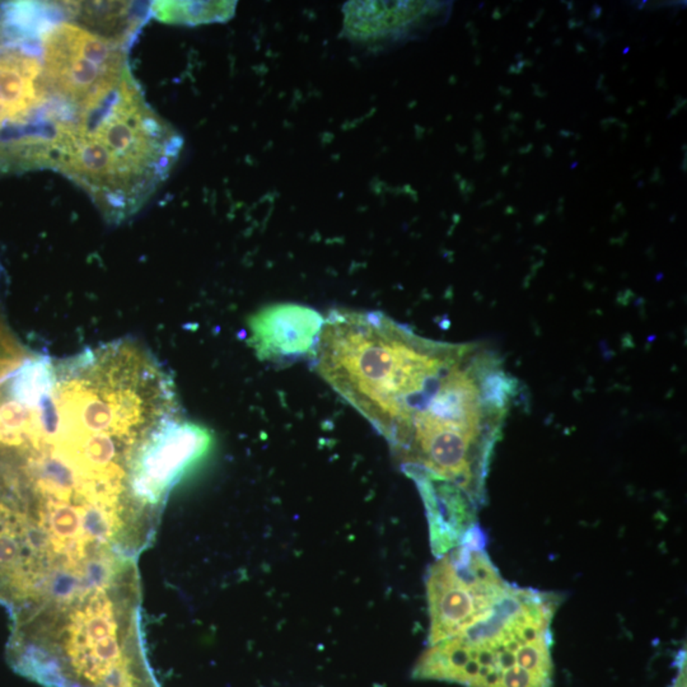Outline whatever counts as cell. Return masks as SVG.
<instances>
[{
	"label": "cell",
	"instance_id": "25",
	"mask_svg": "<svg viewBox=\"0 0 687 687\" xmlns=\"http://www.w3.org/2000/svg\"><path fill=\"white\" fill-rule=\"evenodd\" d=\"M509 167H510V163L509 165H505L503 167L502 175L503 176H507L508 175Z\"/></svg>",
	"mask_w": 687,
	"mask_h": 687
},
{
	"label": "cell",
	"instance_id": "29",
	"mask_svg": "<svg viewBox=\"0 0 687 687\" xmlns=\"http://www.w3.org/2000/svg\"><path fill=\"white\" fill-rule=\"evenodd\" d=\"M502 107H503L502 103H499V104H496V106H495L494 107L495 112H501V111H502Z\"/></svg>",
	"mask_w": 687,
	"mask_h": 687
},
{
	"label": "cell",
	"instance_id": "32",
	"mask_svg": "<svg viewBox=\"0 0 687 687\" xmlns=\"http://www.w3.org/2000/svg\"><path fill=\"white\" fill-rule=\"evenodd\" d=\"M562 43H563V40H562V39H557V40L554 41V45H555V46H557V45H562Z\"/></svg>",
	"mask_w": 687,
	"mask_h": 687
},
{
	"label": "cell",
	"instance_id": "36",
	"mask_svg": "<svg viewBox=\"0 0 687 687\" xmlns=\"http://www.w3.org/2000/svg\"><path fill=\"white\" fill-rule=\"evenodd\" d=\"M577 165H578V162H574V163H573V165H571V170H574V168H576V167H577Z\"/></svg>",
	"mask_w": 687,
	"mask_h": 687
},
{
	"label": "cell",
	"instance_id": "12",
	"mask_svg": "<svg viewBox=\"0 0 687 687\" xmlns=\"http://www.w3.org/2000/svg\"><path fill=\"white\" fill-rule=\"evenodd\" d=\"M568 25H569V28H571V29H573V28L583 27L584 22L577 21V20H576V18L573 17V18H571V20H569V22H568Z\"/></svg>",
	"mask_w": 687,
	"mask_h": 687
},
{
	"label": "cell",
	"instance_id": "34",
	"mask_svg": "<svg viewBox=\"0 0 687 687\" xmlns=\"http://www.w3.org/2000/svg\"><path fill=\"white\" fill-rule=\"evenodd\" d=\"M535 27V22H529V28Z\"/></svg>",
	"mask_w": 687,
	"mask_h": 687
},
{
	"label": "cell",
	"instance_id": "27",
	"mask_svg": "<svg viewBox=\"0 0 687 687\" xmlns=\"http://www.w3.org/2000/svg\"><path fill=\"white\" fill-rule=\"evenodd\" d=\"M508 130L512 131V132H515V134H518V129H517V126H515V124L510 125V126L508 128Z\"/></svg>",
	"mask_w": 687,
	"mask_h": 687
},
{
	"label": "cell",
	"instance_id": "31",
	"mask_svg": "<svg viewBox=\"0 0 687 687\" xmlns=\"http://www.w3.org/2000/svg\"><path fill=\"white\" fill-rule=\"evenodd\" d=\"M502 198H504V193L501 191V193H496V196H495L494 200H502Z\"/></svg>",
	"mask_w": 687,
	"mask_h": 687
},
{
	"label": "cell",
	"instance_id": "19",
	"mask_svg": "<svg viewBox=\"0 0 687 687\" xmlns=\"http://www.w3.org/2000/svg\"><path fill=\"white\" fill-rule=\"evenodd\" d=\"M508 72L509 73H510V74H521V73H522V72H519V70L517 69V67H515V65H512V67H509Z\"/></svg>",
	"mask_w": 687,
	"mask_h": 687
},
{
	"label": "cell",
	"instance_id": "18",
	"mask_svg": "<svg viewBox=\"0 0 687 687\" xmlns=\"http://www.w3.org/2000/svg\"><path fill=\"white\" fill-rule=\"evenodd\" d=\"M499 92L502 93L503 96L507 97V98H509V97H510V95H512V90H504V87H499Z\"/></svg>",
	"mask_w": 687,
	"mask_h": 687
},
{
	"label": "cell",
	"instance_id": "6",
	"mask_svg": "<svg viewBox=\"0 0 687 687\" xmlns=\"http://www.w3.org/2000/svg\"><path fill=\"white\" fill-rule=\"evenodd\" d=\"M213 437L204 426L170 420L151 435L132 472V490L139 503L159 515L172 488L209 454Z\"/></svg>",
	"mask_w": 687,
	"mask_h": 687
},
{
	"label": "cell",
	"instance_id": "38",
	"mask_svg": "<svg viewBox=\"0 0 687 687\" xmlns=\"http://www.w3.org/2000/svg\"><path fill=\"white\" fill-rule=\"evenodd\" d=\"M630 112H632V107H629V109L626 110V114H630Z\"/></svg>",
	"mask_w": 687,
	"mask_h": 687
},
{
	"label": "cell",
	"instance_id": "22",
	"mask_svg": "<svg viewBox=\"0 0 687 687\" xmlns=\"http://www.w3.org/2000/svg\"><path fill=\"white\" fill-rule=\"evenodd\" d=\"M545 126H546V125L543 124V121H541V120H537V121H536V130L537 131H538V130H543V129H545Z\"/></svg>",
	"mask_w": 687,
	"mask_h": 687
},
{
	"label": "cell",
	"instance_id": "11",
	"mask_svg": "<svg viewBox=\"0 0 687 687\" xmlns=\"http://www.w3.org/2000/svg\"><path fill=\"white\" fill-rule=\"evenodd\" d=\"M601 14H602V8L597 6V4H594L593 8H592L591 13H590V20L591 21H597L598 18L601 17Z\"/></svg>",
	"mask_w": 687,
	"mask_h": 687
},
{
	"label": "cell",
	"instance_id": "3",
	"mask_svg": "<svg viewBox=\"0 0 687 687\" xmlns=\"http://www.w3.org/2000/svg\"><path fill=\"white\" fill-rule=\"evenodd\" d=\"M560 602L554 592L512 585L488 618L428 646L412 677L465 687H554L551 625Z\"/></svg>",
	"mask_w": 687,
	"mask_h": 687
},
{
	"label": "cell",
	"instance_id": "14",
	"mask_svg": "<svg viewBox=\"0 0 687 687\" xmlns=\"http://www.w3.org/2000/svg\"><path fill=\"white\" fill-rule=\"evenodd\" d=\"M508 117L510 118V120H512V121H519V120H522L523 118L522 114H519V112H517V111H512V112L509 114Z\"/></svg>",
	"mask_w": 687,
	"mask_h": 687
},
{
	"label": "cell",
	"instance_id": "2",
	"mask_svg": "<svg viewBox=\"0 0 687 687\" xmlns=\"http://www.w3.org/2000/svg\"><path fill=\"white\" fill-rule=\"evenodd\" d=\"M184 140L147 102L132 74L83 112L55 171L90 196L103 218L130 219L168 179Z\"/></svg>",
	"mask_w": 687,
	"mask_h": 687
},
{
	"label": "cell",
	"instance_id": "10",
	"mask_svg": "<svg viewBox=\"0 0 687 687\" xmlns=\"http://www.w3.org/2000/svg\"><path fill=\"white\" fill-rule=\"evenodd\" d=\"M1 273L3 268L0 266V280ZM27 357L26 349L15 339L6 322L0 307V379L18 368Z\"/></svg>",
	"mask_w": 687,
	"mask_h": 687
},
{
	"label": "cell",
	"instance_id": "16",
	"mask_svg": "<svg viewBox=\"0 0 687 687\" xmlns=\"http://www.w3.org/2000/svg\"><path fill=\"white\" fill-rule=\"evenodd\" d=\"M532 148H533V144H529L526 145V147H523V148H519V151H519L521 154H527V153L532 151Z\"/></svg>",
	"mask_w": 687,
	"mask_h": 687
},
{
	"label": "cell",
	"instance_id": "20",
	"mask_svg": "<svg viewBox=\"0 0 687 687\" xmlns=\"http://www.w3.org/2000/svg\"><path fill=\"white\" fill-rule=\"evenodd\" d=\"M508 132H509L508 129H503L502 130V137H503V142H504V143H507V142H508V137H509Z\"/></svg>",
	"mask_w": 687,
	"mask_h": 687
},
{
	"label": "cell",
	"instance_id": "33",
	"mask_svg": "<svg viewBox=\"0 0 687 687\" xmlns=\"http://www.w3.org/2000/svg\"><path fill=\"white\" fill-rule=\"evenodd\" d=\"M522 56L523 54H517V56H515V59H517V60H522Z\"/></svg>",
	"mask_w": 687,
	"mask_h": 687
},
{
	"label": "cell",
	"instance_id": "13",
	"mask_svg": "<svg viewBox=\"0 0 687 687\" xmlns=\"http://www.w3.org/2000/svg\"><path fill=\"white\" fill-rule=\"evenodd\" d=\"M662 179V176L660 175V168H655L654 173L652 175V177H651V182H655V181L660 179V184H663V179Z\"/></svg>",
	"mask_w": 687,
	"mask_h": 687
},
{
	"label": "cell",
	"instance_id": "40",
	"mask_svg": "<svg viewBox=\"0 0 687 687\" xmlns=\"http://www.w3.org/2000/svg\"><path fill=\"white\" fill-rule=\"evenodd\" d=\"M509 11H510V6H509V7H507V9H505V12H504V14L508 13Z\"/></svg>",
	"mask_w": 687,
	"mask_h": 687
},
{
	"label": "cell",
	"instance_id": "23",
	"mask_svg": "<svg viewBox=\"0 0 687 687\" xmlns=\"http://www.w3.org/2000/svg\"><path fill=\"white\" fill-rule=\"evenodd\" d=\"M601 126H602V129L606 131L607 130V128H610V123H608L607 120H602V121H601Z\"/></svg>",
	"mask_w": 687,
	"mask_h": 687
},
{
	"label": "cell",
	"instance_id": "39",
	"mask_svg": "<svg viewBox=\"0 0 687 687\" xmlns=\"http://www.w3.org/2000/svg\"><path fill=\"white\" fill-rule=\"evenodd\" d=\"M535 53H536V55H538V54L541 53V48H536V51H535Z\"/></svg>",
	"mask_w": 687,
	"mask_h": 687
},
{
	"label": "cell",
	"instance_id": "28",
	"mask_svg": "<svg viewBox=\"0 0 687 687\" xmlns=\"http://www.w3.org/2000/svg\"><path fill=\"white\" fill-rule=\"evenodd\" d=\"M606 101H607V102L615 103L616 102V98H615L613 96H607L606 97Z\"/></svg>",
	"mask_w": 687,
	"mask_h": 687
},
{
	"label": "cell",
	"instance_id": "4",
	"mask_svg": "<svg viewBox=\"0 0 687 687\" xmlns=\"http://www.w3.org/2000/svg\"><path fill=\"white\" fill-rule=\"evenodd\" d=\"M76 123L46 76L39 3L0 4V177L54 170Z\"/></svg>",
	"mask_w": 687,
	"mask_h": 687
},
{
	"label": "cell",
	"instance_id": "21",
	"mask_svg": "<svg viewBox=\"0 0 687 687\" xmlns=\"http://www.w3.org/2000/svg\"><path fill=\"white\" fill-rule=\"evenodd\" d=\"M535 95H536V96H540V97L547 96V93H546V92H543V90H541V87H540V88H536V90H535Z\"/></svg>",
	"mask_w": 687,
	"mask_h": 687
},
{
	"label": "cell",
	"instance_id": "9",
	"mask_svg": "<svg viewBox=\"0 0 687 687\" xmlns=\"http://www.w3.org/2000/svg\"><path fill=\"white\" fill-rule=\"evenodd\" d=\"M234 9V1H153L149 13L167 25L198 26L228 21Z\"/></svg>",
	"mask_w": 687,
	"mask_h": 687
},
{
	"label": "cell",
	"instance_id": "17",
	"mask_svg": "<svg viewBox=\"0 0 687 687\" xmlns=\"http://www.w3.org/2000/svg\"><path fill=\"white\" fill-rule=\"evenodd\" d=\"M543 151H545V156H546V158H550V157L552 156V148H551L550 145L547 144L545 145V147H543Z\"/></svg>",
	"mask_w": 687,
	"mask_h": 687
},
{
	"label": "cell",
	"instance_id": "24",
	"mask_svg": "<svg viewBox=\"0 0 687 687\" xmlns=\"http://www.w3.org/2000/svg\"><path fill=\"white\" fill-rule=\"evenodd\" d=\"M559 134H560V135H563V137H571V135H573V132H571V131H568V130H560V132H559Z\"/></svg>",
	"mask_w": 687,
	"mask_h": 687
},
{
	"label": "cell",
	"instance_id": "30",
	"mask_svg": "<svg viewBox=\"0 0 687 687\" xmlns=\"http://www.w3.org/2000/svg\"><path fill=\"white\" fill-rule=\"evenodd\" d=\"M577 51L578 53H582V54H584V53H585V50H584V48H582V45H580V43H577Z\"/></svg>",
	"mask_w": 687,
	"mask_h": 687
},
{
	"label": "cell",
	"instance_id": "1",
	"mask_svg": "<svg viewBox=\"0 0 687 687\" xmlns=\"http://www.w3.org/2000/svg\"><path fill=\"white\" fill-rule=\"evenodd\" d=\"M315 369L387 440L424 507L480 510L518 393L496 353L420 336L378 312L335 311Z\"/></svg>",
	"mask_w": 687,
	"mask_h": 687
},
{
	"label": "cell",
	"instance_id": "41",
	"mask_svg": "<svg viewBox=\"0 0 687 687\" xmlns=\"http://www.w3.org/2000/svg\"><path fill=\"white\" fill-rule=\"evenodd\" d=\"M580 137H580V135H579V134H576V139H577V140H580Z\"/></svg>",
	"mask_w": 687,
	"mask_h": 687
},
{
	"label": "cell",
	"instance_id": "8",
	"mask_svg": "<svg viewBox=\"0 0 687 687\" xmlns=\"http://www.w3.org/2000/svg\"><path fill=\"white\" fill-rule=\"evenodd\" d=\"M429 11L416 3H349L345 6V27L362 40L397 34L401 28Z\"/></svg>",
	"mask_w": 687,
	"mask_h": 687
},
{
	"label": "cell",
	"instance_id": "37",
	"mask_svg": "<svg viewBox=\"0 0 687 687\" xmlns=\"http://www.w3.org/2000/svg\"><path fill=\"white\" fill-rule=\"evenodd\" d=\"M569 156L574 157V156H576V151H571V153H569Z\"/></svg>",
	"mask_w": 687,
	"mask_h": 687
},
{
	"label": "cell",
	"instance_id": "15",
	"mask_svg": "<svg viewBox=\"0 0 687 687\" xmlns=\"http://www.w3.org/2000/svg\"><path fill=\"white\" fill-rule=\"evenodd\" d=\"M493 18H494V20H496V21L502 18V13H501V8L495 7L494 11H493Z\"/></svg>",
	"mask_w": 687,
	"mask_h": 687
},
{
	"label": "cell",
	"instance_id": "7",
	"mask_svg": "<svg viewBox=\"0 0 687 687\" xmlns=\"http://www.w3.org/2000/svg\"><path fill=\"white\" fill-rule=\"evenodd\" d=\"M323 322L325 318L317 311L304 306H268L250 318V344L265 362L296 360L315 353Z\"/></svg>",
	"mask_w": 687,
	"mask_h": 687
},
{
	"label": "cell",
	"instance_id": "5",
	"mask_svg": "<svg viewBox=\"0 0 687 687\" xmlns=\"http://www.w3.org/2000/svg\"><path fill=\"white\" fill-rule=\"evenodd\" d=\"M488 538L475 526L460 545L429 568L426 598L429 646L449 639L488 618L508 594L504 580L487 551Z\"/></svg>",
	"mask_w": 687,
	"mask_h": 687
},
{
	"label": "cell",
	"instance_id": "42",
	"mask_svg": "<svg viewBox=\"0 0 687 687\" xmlns=\"http://www.w3.org/2000/svg\"><path fill=\"white\" fill-rule=\"evenodd\" d=\"M643 185H644V184H643V181H640L639 184H638V186H639V187H643Z\"/></svg>",
	"mask_w": 687,
	"mask_h": 687
},
{
	"label": "cell",
	"instance_id": "26",
	"mask_svg": "<svg viewBox=\"0 0 687 687\" xmlns=\"http://www.w3.org/2000/svg\"><path fill=\"white\" fill-rule=\"evenodd\" d=\"M543 13H545V9H540V11H538V13H537L536 22L540 21V20L543 18Z\"/></svg>",
	"mask_w": 687,
	"mask_h": 687
},
{
	"label": "cell",
	"instance_id": "35",
	"mask_svg": "<svg viewBox=\"0 0 687 687\" xmlns=\"http://www.w3.org/2000/svg\"><path fill=\"white\" fill-rule=\"evenodd\" d=\"M512 209H513V208H509V206H508V208H507V210H505V212H507V213H512V212H513V210H512Z\"/></svg>",
	"mask_w": 687,
	"mask_h": 687
}]
</instances>
